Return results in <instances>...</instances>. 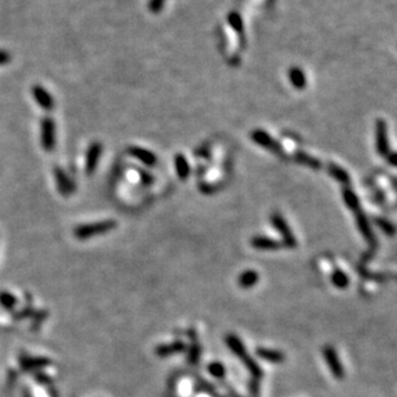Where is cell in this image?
<instances>
[{"instance_id": "6da1fadb", "label": "cell", "mask_w": 397, "mask_h": 397, "mask_svg": "<svg viewBox=\"0 0 397 397\" xmlns=\"http://www.w3.org/2000/svg\"><path fill=\"white\" fill-rule=\"evenodd\" d=\"M118 223L113 220L101 221L95 223H86V225L77 226L74 230V235L79 240H86L93 236H100V235L107 234L116 228Z\"/></svg>"}, {"instance_id": "7a4b0ae2", "label": "cell", "mask_w": 397, "mask_h": 397, "mask_svg": "<svg viewBox=\"0 0 397 397\" xmlns=\"http://www.w3.org/2000/svg\"><path fill=\"white\" fill-rule=\"evenodd\" d=\"M40 142L47 152L56 147V123L52 118H44L40 123Z\"/></svg>"}, {"instance_id": "3957f363", "label": "cell", "mask_w": 397, "mask_h": 397, "mask_svg": "<svg viewBox=\"0 0 397 397\" xmlns=\"http://www.w3.org/2000/svg\"><path fill=\"white\" fill-rule=\"evenodd\" d=\"M271 222H272L273 227L277 230V232L281 235L282 245L287 246V248H295L296 246L295 237H294L293 232H291V230L289 228V226H287L286 221L284 220V217L279 213H273L272 216H271Z\"/></svg>"}, {"instance_id": "277c9868", "label": "cell", "mask_w": 397, "mask_h": 397, "mask_svg": "<svg viewBox=\"0 0 397 397\" xmlns=\"http://www.w3.org/2000/svg\"><path fill=\"white\" fill-rule=\"evenodd\" d=\"M252 140L254 141L257 145L262 146L263 148L268 150V151L273 152L276 155H281L282 154V148L279 143L276 142L273 140L272 137L267 132L261 131V129H255V131L252 132Z\"/></svg>"}, {"instance_id": "5b68a950", "label": "cell", "mask_w": 397, "mask_h": 397, "mask_svg": "<svg viewBox=\"0 0 397 397\" xmlns=\"http://www.w3.org/2000/svg\"><path fill=\"white\" fill-rule=\"evenodd\" d=\"M324 357H325V361L329 366L330 371L333 373V375L337 378V379H343L344 376V369L342 366L341 361H339V357L335 352V350L333 347L326 346L324 348Z\"/></svg>"}, {"instance_id": "8992f818", "label": "cell", "mask_w": 397, "mask_h": 397, "mask_svg": "<svg viewBox=\"0 0 397 397\" xmlns=\"http://www.w3.org/2000/svg\"><path fill=\"white\" fill-rule=\"evenodd\" d=\"M102 154V145L100 142H93L89 146L86 151L85 159V173L88 175H92L97 169V165L100 163V157Z\"/></svg>"}, {"instance_id": "52a82bcc", "label": "cell", "mask_w": 397, "mask_h": 397, "mask_svg": "<svg viewBox=\"0 0 397 397\" xmlns=\"http://www.w3.org/2000/svg\"><path fill=\"white\" fill-rule=\"evenodd\" d=\"M376 129H375V136H376V151L380 156H387L389 152V143H388V136H387V125L383 120H378L376 122Z\"/></svg>"}, {"instance_id": "ba28073f", "label": "cell", "mask_w": 397, "mask_h": 397, "mask_svg": "<svg viewBox=\"0 0 397 397\" xmlns=\"http://www.w3.org/2000/svg\"><path fill=\"white\" fill-rule=\"evenodd\" d=\"M34 98H35L36 104L42 107L43 110L45 111H52L54 109V100L52 98V95L49 94L47 89L43 88L42 85H34L33 89Z\"/></svg>"}, {"instance_id": "9c48e42d", "label": "cell", "mask_w": 397, "mask_h": 397, "mask_svg": "<svg viewBox=\"0 0 397 397\" xmlns=\"http://www.w3.org/2000/svg\"><path fill=\"white\" fill-rule=\"evenodd\" d=\"M54 177H56V183L61 195L68 196L74 192V183H72L71 179L67 177V174L59 166L54 168Z\"/></svg>"}, {"instance_id": "30bf717a", "label": "cell", "mask_w": 397, "mask_h": 397, "mask_svg": "<svg viewBox=\"0 0 397 397\" xmlns=\"http://www.w3.org/2000/svg\"><path fill=\"white\" fill-rule=\"evenodd\" d=\"M128 152H129V155L136 157L137 160H140L141 163L145 164L146 166H154L157 163V159L154 152H151L150 150H146V148L138 147V146H131L128 148Z\"/></svg>"}, {"instance_id": "8fae6325", "label": "cell", "mask_w": 397, "mask_h": 397, "mask_svg": "<svg viewBox=\"0 0 397 397\" xmlns=\"http://www.w3.org/2000/svg\"><path fill=\"white\" fill-rule=\"evenodd\" d=\"M186 348V344H184L183 341H174L169 344H160L155 348V353H156L159 357H168V356H172L174 353H179L182 351H184Z\"/></svg>"}, {"instance_id": "7c38bea8", "label": "cell", "mask_w": 397, "mask_h": 397, "mask_svg": "<svg viewBox=\"0 0 397 397\" xmlns=\"http://www.w3.org/2000/svg\"><path fill=\"white\" fill-rule=\"evenodd\" d=\"M250 244H252L253 248L258 250H276L282 245L281 243L276 241L275 239H271V237L267 236H254L250 240Z\"/></svg>"}, {"instance_id": "4fadbf2b", "label": "cell", "mask_w": 397, "mask_h": 397, "mask_svg": "<svg viewBox=\"0 0 397 397\" xmlns=\"http://www.w3.org/2000/svg\"><path fill=\"white\" fill-rule=\"evenodd\" d=\"M226 344H227L228 348H230V350H231L239 359L244 360L245 357L249 356L248 355V352H246V348L245 346H244L243 341H241L239 337H236L235 334H228L227 337H226Z\"/></svg>"}, {"instance_id": "5bb4252c", "label": "cell", "mask_w": 397, "mask_h": 397, "mask_svg": "<svg viewBox=\"0 0 397 397\" xmlns=\"http://www.w3.org/2000/svg\"><path fill=\"white\" fill-rule=\"evenodd\" d=\"M356 223H357V227H359L361 235L365 237V240L369 241V243H374L375 236H374L373 231H371L370 223H369L368 218L361 211L356 213Z\"/></svg>"}, {"instance_id": "9a60e30c", "label": "cell", "mask_w": 397, "mask_h": 397, "mask_svg": "<svg viewBox=\"0 0 397 397\" xmlns=\"http://www.w3.org/2000/svg\"><path fill=\"white\" fill-rule=\"evenodd\" d=\"M174 166H175V173L179 177L181 181H186L187 178L190 177L191 174V166L187 161V159L184 157V155L177 154L174 156Z\"/></svg>"}, {"instance_id": "2e32d148", "label": "cell", "mask_w": 397, "mask_h": 397, "mask_svg": "<svg viewBox=\"0 0 397 397\" xmlns=\"http://www.w3.org/2000/svg\"><path fill=\"white\" fill-rule=\"evenodd\" d=\"M258 280H259V275H258L257 271L245 270L237 277V284L243 289H250V287L257 285Z\"/></svg>"}, {"instance_id": "e0dca14e", "label": "cell", "mask_w": 397, "mask_h": 397, "mask_svg": "<svg viewBox=\"0 0 397 397\" xmlns=\"http://www.w3.org/2000/svg\"><path fill=\"white\" fill-rule=\"evenodd\" d=\"M257 355L261 357V359L266 360V361L270 362H275V364H280L285 360V355L280 351L276 350H271V348H263V347H259L257 348Z\"/></svg>"}, {"instance_id": "ac0fdd59", "label": "cell", "mask_w": 397, "mask_h": 397, "mask_svg": "<svg viewBox=\"0 0 397 397\" xmlns=\"http://www.w3.org/2000/svg\"><path fill=\"white\" fill-rule=\"evenodd\" d=\"M342 195H343V200L344 203H346V205L348 208H350L351 211H353L355 213H357V212H360V202H359V197H357V195H356L355 192H353L351 188H348V187H346L343 190V192H342Z\"/></svg>"}, {"instance_id": "d6986e66", "label": "cell", "mask_w": 397, "mask_h": 397, "mask_svg": "<svg viewBox=\"0 0 397 397\" xmlns=\"http://www.w3.org/2000/svg\"><path fill=\"white\" fill-rule=\"evenodd\" d=\"M289 79H290L291 84H293L296 89H305L306 84H307L305 72L298 67H293L289 70Z\"/></svg>"}, {"instance_id": "ffe728a7", "label": "cell", "mask_w": 397, "mask_h": 397, "mask_svg": "<svg viewBox=\"0 0 397 397\" xmlns=\"http://www.w3.org/2000/svg\"><path fill=\"white\" fill-rule=\"evenodd\" d=\"M328 170H329V174L332 175L334 179L341 182V183L343 184L350 183V175H348V173H347L343 168H341V166L335 165V164H330V165L328 166Z\"/></svg>"}, {"instance_id": "44dd1931", "label": "cell", "mask_w": 397, "mask_h": 397, "mask_svg": "<svg viewBox=\"0 0 397 397\" xmlns=\"http://www.w3.org/2000/svg\"><path fill=\"white\" fill-rule=\"evenodd\" d=\"M49 362L51 361L45 357H21V365L27 369L44 368Z\"/></svg>"}, {"instance_id": "7402d4cb", "label": "cell", "mask_w": 397, "mask_h": 397, "mask_svg": "<svg viewBox=\"0 0 397 397\" xmlns=\"http://www.w3.org/2000/svg\"><path fill=\"white\" fill-rule=\"evenodd\" d=\"M330 280H332V284L334 285L335 287H338V289H346V287L350 285V279H348V276H347L342 270H334V272H333L332 276H330Z\"/></svg>"}, {"instance_id": "603a6c76", "label": "cell", "mask_w": 397, "mask_h": 397, "mask_svg": "<svg viewBox=\"0 0 397 397\" xmlns=\"http://www.w3.org/2000/svg\"><path fill=\"white\" fill-rule=\"evenodd\" d=\"M18 301L13 294L9 291H0V306H3L4 309L8 311H13L17 306Z\"/></svg>"}, {"instance_id": "cb8c5ba5", "label": "cell", "mask_w": 397, "mask_h": 397, "mask_svg": "<svg viewBox=\"0 0 397 397\" xmlns=\"http://www.w3.org/2000/svg\"><path fill=\"white\" fill-rule=\"evenodd\" d=\"M227 21L228 24L231 25L232 29L236 31L237 34L240 36L244 35V24H243V20H241L240 15L236 12H231L230 15H228L227 17Z\"/></svg>"}, {"instance_id": "d4e9b609", "label": "cell", "mask_w": 397, "mask_h": 397, "mask_svg": "<svg viewBox=\"0 0 397 397\" xmlns=\"http://www.w3.org/2000/svg\"><path fill=\"white\" fill-rule=\"evenodd\" d=\"M295 160L298 161V163L303 164V165L311 166V168H314V169H319V168L321 166L320 161L316 160L315 157H311L310 155L305 154V152H298V154L295 155Z\"/></svg>"}, {"instance_id": "484cf974", "label": "cell", "mask_w": 397, "mask_h": 397, "mask_svg": "<svg viewBox=\"0 0 397 397\" xmlns=\"http://www.w3.org/2000/svg\"><path fill=\"white\" fill-rule=\"evenodd\" d=\"M200 353H202V348L198 346V343L196 341L192 342V344L190 346V350H188V362L190 364H196V362L200 360Z\"/></svg>"}, {"instance_id": "4316f807", "label": "cell", "mask_w": 397, "mask_h": 397, "mask_svg": "<svg viewBox=\"0 0 397 397\" xmlns=\"http://www.w3.org/2000/svg\"><path fill=\"white\" fill-rule=\"evenodd\" d=\"M376 226H378L384 234L388 235V236H393V235L396 234V227H394L393 223H391L389 221L383 220V218H378V220H376Z\"/></svg>"}, {"instance_id": "83f0119b", "label": "cell", "mask_w": 397, "mask_h": 397, "mask_svg": "<svg viewBox=\"0 0 397 397\" xmlns=\"http://www.w3.org/2000/svg\"><path fill=\"white\" fill-rule=\"evenodd\" d=\"M208 370H209V373L212 374L213 376H216V378H223L226 374V369L225 366H223L221 362L218 361H214V362H211L209 364V366H208Z\"/></svg>"}, {"instance_id": "f1b7e54d", "label": "cell", "mask_w": 397, "mask_h": 397, "mask_svg": "<svg viewBox=\"0 0 397 397\" xmlns=\"http://www.w3.org/2000/svg\"><path fill=\"white\" fill-rule=\"evenodd\" d=\"M164 3H165V0H150L148 2V11L157 15L163 9Z\"/></svg>"}, {"instance_id": "f546056e", "label": "cell", "mask_w": 397, "mask_h": 397, "mask_svg": "<svg viewBox=\"0 0 397 397\" xmlns=\"http://www.w3.org/2000/svg\"><path fill=\"white\" fill-rule=\"evenodd\" d=\"M31 316H34V310L31 307H25L24 310H21V311H18L17 314L13 315L16 320H24V319H27V317Z\"/></svg>"}, {"instance_id": "4dcf8cb0", "label": "cell", "mask_w": 397, "mask_h": 397, "mask_svg": "<svg viewBox=\"0 0 397 397\" xmlns=\"http://www.w3.org/2000/svg\"><path fill=\"white\" fill-rule=\"evenodd\" d=\"M138 173H140L141 179H142V182L145 184H151L152 182H154V177H152V174H150L148 172H145V170H138Z\"/></svg>"}, {"instance_id": "1f68e13d", "label": "cell", "mask_w": 397, "mask_h": 397, "mask_svg": "<svg viewBox=\"0 0 397 397\" xmlns=\"http://www.w3.org/2000/svg\"><path fill=\"white\" fill-rule=\"evenodd\" d=\"M9 61H11V54L8 52L3 51V49H0V66L6 65Z\"/></svg>"}, {"instance_id": "d6a6232c", "label": "cell", "mask_w": 397, "mask_h": 397, "mask_svg": "<svg viewBox=\"0 0 397 397\" xmlns=\"http://www.w3.org/2000/svg\"><path fill=\"white\" fill-rule=\"evenodd\" d=\"M200 190H202V192L204 193H213L214 191H216L212 184H205V183L200 184Z\"/></svg>"}, {"instance_id": "836d02e7", "label": "cell", "mask_w": 397, "mask_h": 397, "mask_svg": "<svg viewBox=\"0 0 397 397\" xmlns=\"http://www.w3.org/2000/svg\"><path fill=\"white\" fill-rule=\"evenodd\" d=\"M387 161H388L391 165L397 166V152H393V154H388L387 155Z\"/></svg>"}]
</instances>
